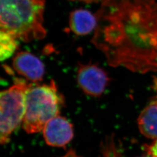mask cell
<instances>
[{
    "label": "cell",
    "instance_id": "6da1fadb",
    "mask_svg": "<svg viewBox=\"0 0 157 157\" xmlns=\"http://www.w3.org/2000/svg\"><path fill=\"white\" fill-rule=\"evenodd\" d=\"M95 15L91 42L110 66L157 71V2L103 0Z\"/></svg>",
    "mask_w": 157,
    "mask_h": 157
},
{
    "label": "cell",
    "instance_id": "9c48e42d",
    "mask_svg": "<svg viewBox=\"0 0 157 157\" xmlns=\"http://www.w3.org/2000/svg\"><path fill=\"white\" fill-rule=\"evenodd\" d=\"M137 124L142 135L148 139H157V97L141 111Z\"/></svg>",
    "mask_w": 157,
    "mask_h": 157
},
{
    "label": "cell",
    "instance_id": "8992f818",
    "mask_svg": "<svg viewBox=\"0 0 157 157\" xmlns=\"http://www.w3.org/2000/svg\"><path fill=\"white\" fill-rule=\"evenodd\" d=\"M43 132L46 143L55 147L67 146L73 137L72 124L66 118L59 115L49 121Z\"/></svg>",
    "mask_w": 157,
    "mask_h": 157
},
{
    "label": "cell",
    "instance_id": "3957f363",
    "mask_svg": "<svg viewBox=\"0 0 157 157\" xmlns=\"http://www.w3.org/2000/svg\"><path fill=\"white\" fill-rule=\"evenodd\" d=\"M63 102V98L53 81L48 84L31 85L26 95L23 129L29 134L43 131L49 121L59 115Z\"/></svg>",
    "mask_w": 157,
    "mask_h": 157
},
{
    "label": "cell",
    "instance_id": "8fae6325",
    "mask_svg": "<svg viewBox=\"0 0 157 157\" xmlns=\"http://www.w3.org/2000/svg\"><path fill=\"white\" fill-rule=\"evenodd\" d=\"M145 151L148 155L152 157H157V139L150 145L145 146Z\"/></svg>",
    "mask_w": 157,
    "mask_h": 157
},
{
    "label": "cell",
    "instance_id": "30bf717a",
    "mask_svg": "<svg viewBox=\"0 0 157 157\" xmlns=\"http://www.w3.org/2000/svg\"><path fill=\"white\" fill-rule=\"evenodd\" d=\"M14 36L5 31H0V58L3 61L13 56L18 43Z\"/></svg>",
    "mask_w": 157,
    "mask_h": 157
},
{
    "label": "cell",
    "instance_id": "7c38bea8",
    "mask_svg": "<svg viewBox=\"0 0 157 157\" xmlns=\"http://www.w3.org/2000/svg\"><path fill=\"white\" fill-rule=\"evenodd\" d=\"M72 1H78L85 2V3H95L100 1L102 2L103 0H72Z\"/></svg>",
    "mask_w": 157,
    "mask_h": 157
},
{
    "label": "cell",
    "instance_id": "ba28073f",
    "mask_svg": "<svg viewBox=\"0 0 157 157\" xmlns=\"http://www.w3.org/2000/svg\"><path fill=\"white\" fill-rule=\"evenodd\" d=\"M97 18L89 11L78 9L71 13L69 17V28L73 33L84 36L95 30Z\"/></svg>",
    "mask_w": 157,
    "mask_h": 157
},
{
    "label": "cell",
    "instance_id": "7a4b0ae2",
    "mask_svg": "<svg viewBox=\"0 0 157 157\" xmlns=\"http://www.w3.org/2000/svg\"><path fill=\"white\" fill-rule=\"evenodd\" d=\"M45 0H0L1 30L28 43L44 39Z\"/></svg>",
    "mask_w": 157,
    "mask_h": 157
},
{
    "label": "cell",
    "instance_id": "277c9868",
    "mask_svg": "<svg viewBox=\"0 0 157 157\" xmlns=\"http://www.w3.org/2000/svg\"><path fill=\"white\" fill-rule=\"evenodd\" d=\"M31 85L23 79L16 78L11 87L1 93V144L9 142L12 133L22 123L26 112V92Z\"/></svg>",
    "mask_w": 157,
    "mask_h": 157
},
{
    "label": "cell",
    "instance_id": "5b68a950",
    "mask_svg": "<svg viewBox=\"0 0 157 157\" xmlns=\"http://www.w3.org/2000/svg\"><path fill=\"white\" fill-rule=\"evenodd\" d=\"M77 78L80 89L86 94L94 97L101 95L109 82L106 72L94 64L80 65Z\"/></svg>",
    "mask_w": 157,
    "mask_h": 157
},
{
    "label": "cell",
    "instance_id": "52a82bcc",
    "mask_svg": "<svg viewBox=\"0 0 157 157\" xmlns=\"http://www.w3.org/2000/svg\"><path fill=\"white\" fill-rule=\"evenodd\" d=\"M12 65L19 75L34 83L41 81L45 72L44 64L39 58L28 51L17 52Z\"/></svg>",
    "mask_w": 157,
    "mask_h": 157
},
{
    "label": "cell",
    "instance_id": "4fadbf2b",
    "mask_svg": "<svg viewBox=\"0 0 157 157\" xmlns=\"http://www.w3.org/2000/svg\"><path fill=\"white\" fill-rule=\"evenodd\" d=\"M151 157V156H150V155H147V156H144V157Z\"/></svg>",
    "mask_w": 157,
    "mask_h": 157
}]
</instances>
